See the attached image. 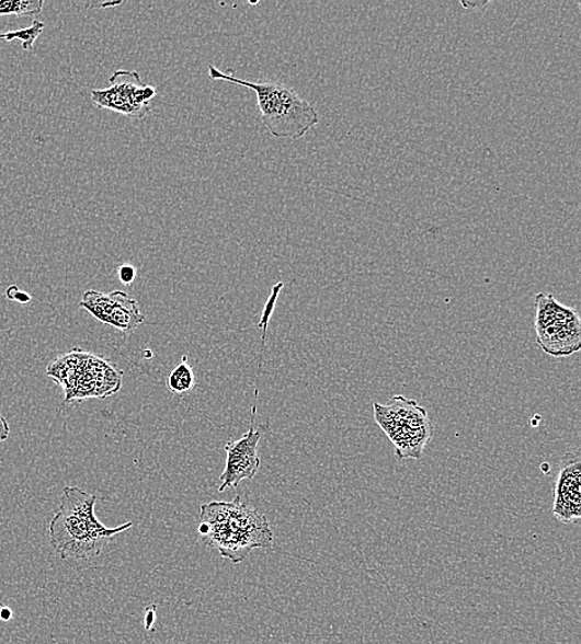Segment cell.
<instances>
[{
	"label": "cell",
	"mask_w": 581,
	"mask_h": 644,
	"mask_svg": "<svg viewBox=\"0 0 581 644\" xmlns=\"http://www.w3.org/2000/svg\"><path fill=\"white\" fill-rule=\"evenodd\" d=\"M197 532L207 547L216 548L233 564L244 561L257 548H272L274 537L269 520L254 508L233 502H212L202 506Z\"/></svg>",
	"instance_id": "obj_1"
},
{
	"label": "cell",
	"mask_w": 581,
	"mask_h": 644,
	"mask_svg": "<svg viewBox=\"0 0 581 644\" xmlns=\"http://www.w3.org/2000/svg\"><path fill=\"white\" fill-rule=\"evenodd\" d=\"M98 496L79 487L66 486L62 491L59 513L50 522V543L64 559H90L101 554L104 542L116 537L133 524L116 528L102 525L94 514Z\"/></svg>",
	"instance_id": "obj_2"
},
{
	"label": "cell",
	"mask_w": 581,
	"mask_h": 644,
	"mask_svg": "<svg viewBox=\"0 0 581 644\" xmlns=\"http://www.w3.org/2000/svg\"><path fill=\"white\" fill-rule=\"evenodd\" d=\"M208 78L252 90L259 103L262 125L275 139H301L319 125L320 117L316 107L282 83L236 79L233 74L223 72L214 65H208Z\"/></svg>",
	"instance_id": "obj_3"
},
{
	"label": "cell",
	"mask_w": 581,
	"mask_h": 644,
	"mask_svg": "<svg viewBox=\"0 0 581 644\" xmlns=\"http://www.w3.org/2000/svg\"><path fill=\"white\" fill-rule=\"evenodd\" d=\"M375 419L395 444L397 458L421 459L432 438L433 426L426 411L414 401L396 395L386 405L375 403Z\"/></svg>",
	"instance_id": "obj_4"
},
{
	"label": "cell",
	"mask_w": 581,
	"mask_h": 644,
	"mask_svg": "<svg viewBox=\"0 0 581 644\" xmlns=\"http://www.w3.org/2000/svg\"><path fill=\"white\" fill-rule=\"evenodd\" d=\"M537 344L551 357H567L579 353L581 322L578 310L561 306L554 294H537Z\"/></svg>",
	"instance_id": "obj_5"
},
{
	"label": "cell",
	"mask_w": 581,
	"mask_h": 644,
	"mask_svg": "<svg viewBox=\"0 0 581 644\" xmlns=\"http://www.w3.org/2000/svg\"><path fill=\"white\" fill-rule=\"evenodd\" d=\"M157 89L141 81L137 71L117 70L110 78V88L91 91V101L100 110L119 113L130 119H145Z\"/></svg>",
	"instance_id": "obj_6"
},
{
	"label": "cell",
	"mask_w": 581,
	"mask_h": 644,
	"mask_svg": "<svg viewBox=\"0 0 581 644\" xmlns=\"http://www.w3.org/2000/svg\"><path fill=\"white\" fill-rule=\"evenodd\" d=\"M80 307L88 310L102 324L127 334L133 333L145 322V315L141 314L138 302L122 290L109 294L88 290L82 296Z\"/></svg>",
	"instance_id": "obj_7"
},
{
	"label": "cell",
	"mask_w": 581,
	"mask_h": 644,
	"mask_svg": "<svg viewBox=\"0 0 581 644\" xmlns=\"http://www.w3.org/2000/svg\"><path fill=\"white\" fill-rule=\"evenodd\" d=\"M254 415L255 411L253 410L250 430L241 439L228 441L225 445L227 459L218 492H224L228 487H237L243 480H252L260 470L261 459L257 451H259L262 433L254 429Z\"/></svg>",
	"instance_id": "obj_8"
},
{
	"label": "cell",
	"mask_w": 581,
	"mask_h": 644,
	"mask_svg": "<svg viewBox=\"0 0 581 644\" xmlns=\"http://www.w3.org/2000/svg\"><path fill=\"white\" fill-rule=\"evenodd\" d=\"M580 450L567 452L560 461L556 482L554 515L561 524H576L581 517Z\"/></svg>",
	"instance_id": "obj_9"
},
{
	"label": "cell",
	"mask_w": 581,
	"mask_h": 644,
	"mask_svg": "<svg viewBox=\"0 0 581 644\" xmlns=\"http://www.w3.org/2000/svg\"><path fill=\"white\" fill-rule=\"evenodd\" d=\"M195 375L192 366L187 365V357L181 361L168 377V387L171 392L186 393L195 387Z\"/></svg>",
	"instance_id": "obj_10"
},
{
	"label": "cell",
	"mask_w": 581,
	"mask_h": 644,
	"mask_svg": "<svg viewBox=\"0 0 581 644\" xmlns=\"http://www.w3.org/2000/svg\"><path fill=\"white\" fill-rule=\"evenodd\" d=\"M43 0H0V16H29L41 14Z\"/></svg>",
	"instance_id": "obj_11"
},
{
	"label": "cell",
	"mask_w": 581,
	"mask_h": 644,
	"mask_svg": "<svg viewBox=\"0 0 581 644\" xmlns=\"http://www.w3.org/2000/svg\"><path fill=\"white\" fill-rule=\"evenodd\" d=\"M45 30V23L41 21H33V24L24 30L16 32H9L5 34V42L12 43L14 41H21L22 47L25 51H32L34 44Z\"/></svg>",
	"instance_id": "obj_12"
},
{
	"label": "cell",
	"mask_w": 581,
	"mask_h": 644,
	"mask_svg": "<svg viewBox=\"0 0 581 644\" xmlns=\"http://www.w3.org/2000/svg\"><path fill=\"white\" fill-rule=\"evenodd\" d=\"M118 278L123 284L129 286L137 278V269L130 264H123L117 271Z\"/></svg>",
	"instance_id": "obj_13"
},
{
	"label": "cell",
	"mask_w": 581,
	"mask_h": 644,
	"mask_svg": "<svg viewBox=\"0 0 581 644\" xmlns=\"http://www.w3.org/2000/svg\"><path fill=\"white\" fill-rule=\"evenodd\" d=\"M9 434H11V428H9V424L2 413H0V444L4 442L9 438Z\"/></svg>",
	"instance_id": "obj_14"
},
{
	"label": "cell",
	"mask_w": 581,
	"mask_h": 644,
	"mask_svg": "<svg viewBox=\"0 0 581 644\" xmlns=\"http://www.w3.org/2000/svg\"><path fill=\"white\" fill-rule=\"evenodd\" d=\"M156 618H157L156 606H152V608L147 609V616H146V629L147 630H150V628H152V624H155V622H156Z\"/></svg>",
	"instance_id": "obj_15"
},
{
	"label": "cell",
	"mask_w": 581,
	"mask_h": 644,
	"mask_svg": "<svg viewBox=\"0 0 581 644\" xmlns=\"http://www.w3.org/2000/svg\"><path fill=\"white\" fill-rule=\"evenodd\" d=\"M13 300L16 302H21V304H27V302L32 301V297L29 296V294L23 290H18Z\"/></svg>",
	"instance_id": "obj_16"
},
{
	"label": "cell",
	"mask_w": 581,
	"mask_h": 644,
	"mask_svg": "<svg viewBox=\"0 0 581 644\" xmlns=\"http://www.w3.org/2000/svg\"><path fill=\"white\" fill-rule=\"evenodd\" d=\"M12 618H13V612L11 609L3 608L2 610H0V619H2L4 621H9Z\"/></svg>",
	"instance_id": "obj_17"
},
{
	"label": "cell",
	"mask_w": 581,
	"mask_h": 644,
	"mask_svg": "<svg viewBox=\"0 0 581 644\" xmlns=\"http://www.w3.org/2000/svg\"><path fill=\"white\" fill-rule=\"evenodd\" d=\"M19 288L16 286L9 287L5 290V296L9 300H13L15 294L18 292Z\"/></svg>",
	"instance_id": "obj_18"
}]
</instances>
